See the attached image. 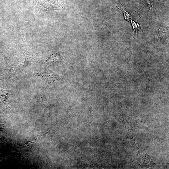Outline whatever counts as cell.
Here are the masks:
<instances>
[{
  "label": "cell",
  "mask_w": 169,
  "mask_h": 169,
  "mask_svg": "<svg viewBox=\"0 0 169 169\" xmlns=\"http://www.w3.org/2000/svg\"><path fill=\"white\" fill-rule=\"evenodd\" d=\"M116 6L117 7H119V8H117L119 9H120V10L123 13L124 15L125 18V19L128 21L131 22L132 24L134 22L132 21V20L131 15L128 12L127 10L123 6H122L121 4H117V6L116 5Z\"/></svg>",
  "instance_id": "obj_3"
},
{
  "label": "cell",
  "mask_w": 169,
  "mask_h": 169,
  "mask_svg": "<svg viewBox=\"0 0 169 169\" xmlns=\"http://www.w3.org/2000/svg\"><path fill=\"white\" fill-rule=\"evenodd\" d=\"M8 95V92L5 90L0 89V101L5 100Z\"/></svg>",
  "instance_id": "obj_4"
},
{
  "label": "cell",
  "mask_w": 169,
  "mask_h": 169,
  "mask_svg": "<svg viewBox=\"0 0 169 169\" xmlns=\"http://www.w3.org/2000/svg\"><path fill=\"white\" fill-rule=\"evenodd\" d=\"M147 4H148L150 8L153 7V0H145Z\"/></svg>",
  "instance_id": "obj_5"
},
{
  "label": "cell",
  "mask_w": 169,
  "mask_h": 169,
  "mask_svg": "<svg viewBox=\"0 0 169 169\" xmlns=\"http://www.w3.org/2000/svg\"><path fill=\"white\" fill-rule=\"evenodd\" d=\"M45 8L48 10H55L59 8L58 0H37Z\"/></svg>",
  "instance_id": "obj_2"
},
{
  "label": "cell",
  "mask_w": 169,
  "mask_h": 169,
  "mask_svg": "<svg viewBox=\"0 0 169 169\" xmlns=\"http://www.w3.org/2000/svg\"><path fill=\"white\" fill-rule=\"evenodd\" d=\"M123 118L125 129L128 135H130V138L133 137L134 132H135L136 129V123L135 121L126 115L124 116Z\"/></svg>",
  "instance_id": "obj_1"
}]
</instances>
